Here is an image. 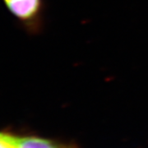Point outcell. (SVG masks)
Instances as JSON below:
<instances>
[{"instance_id": "1", "label": "cell", "mask_w": 148, "mask_h": 148, "mask_svg": "<svg viewBox=\"0 0 148 148\" xmlns=\"http://www.w3.org/2000/svg\"><path fill=\"white\" fill-rule=\"evenodd\" d=\"M8 10L32 32L42 27L44 0H3Z\"/></svg>"}, {"instance_id": "2", "label": "cell", "mask_w": 148, "mask_h": 148, "mask_svg": "<svg viewBox=\"0 0 148 148\" xmlns=\"http://www.w3.org/2000/svg\"><path fill=\"white\" fill-rule=\"evenodd\" d=\"M0 142L8 148H78L74 143L34 136H16L1 132Z\"/></svg>"}, {"instance_id": "3", "label": "cell", "mask_w": 148, "mask_h": 148, "mask_svg": "<svg viewBox=\"0 0 148 148\" xmlns=\"http://www.w3.org/2000/svg\"><path fill=\"white\" fill-rule=\"evenodd\" d=\"M0 148H8L2 142H0Z\"/></svg>"}]
</instances>
